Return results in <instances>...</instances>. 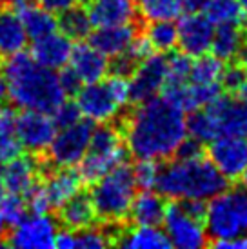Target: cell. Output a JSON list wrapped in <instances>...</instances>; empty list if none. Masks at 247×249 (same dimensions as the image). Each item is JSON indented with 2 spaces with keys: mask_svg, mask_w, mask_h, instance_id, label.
Segmentation results:
<instances>
[{
  "mask_svg": "<svg viewBox=\"0 0 247 249\" xmlns=\"http://www.w3.org/2000/svg\"><path fill=\"white\" fill-rule=\"evenodd\" d=\"M4 236H6V222L0 216V246H4Z\"/></svg>",
  "mask_w": 247,
  "mask_h": 249,
  "instance_id": "cell-44",
  "label": "cell"
},
{
  "mask_svg": "<svg viewBox=\"0 0 247 249\" xmlns=\"http://www.w3.org/2000/svg\"><path fill=\"white\" fill-rule=\"evenodd\" d=\"M165 78H167V56L164 53L149 55L144 58L131 75V102L140 104L157 97L158 91L164 89Z\"/></svg>",
  "mask_w": 247,
  "mask_h": 249,
  "instance_id": "cell-13",
  "label": "cell"
},
{
  "mask_svg": "<svg viewBox=\"0 0 247 249\" xmlns=\"http://www.w3.org/2000/svg\"><path fill=\"white\" fill-rule=\"evenodd\" d=\"M158 160H138V164L133 167L137 187L140 189H155L158 178Z\"/></svg>",
  "mask_w": 247,
  "mask_h": 249,
  "instance_id": "cell-34",
  "label": "cell"
},
{
  "mask_svg": "<svg viewBox=\"0 0 247 249\" xmlns=\"http://www.w3.org/2000/svg\"><path fill=\"white\" fill-rule=\"evenodd\" d=\"M56 233L58 229L55 220L48 213H31L26 214L17 226H13L6 246L20 249L55 248Z\"/></svg>",
  "mask_w": 247,
  "mask_h": 249,
  "instance_id": "cell-10",
  "label": "cell"
},
{
  "mask_svg": "<svg viewBox=\"0 0 247 249\" xmlns=\"http://www.w3.org/2000/svg\"><path fill=\"white\" fill-rule=\"evenodd\" d=\"M115 246L125 249H167L171 248V242L158 226H137L122 228Z\"/></svg>",
  "mask_w": 247,
  "mask_h": 249,
  "instance_id": "cell-24",
  "label": "cell"
},
{
  "mask_svg": "<svg viewBox=\"0 0 247 249\" xmlns=\"http://www.w3.org/2000/svg\"><path fill=\"white\" fill-rule=\"evenodd\" d=\"M236 97L247 100V71H246V78H244V82H242L240 89H238V93H236Z\"/></svg>",
  "mask_w": 247,
  "mask_h": 249,
  "instance_id": "cell-43",
  "label": "cell"
},
{
  "mask_svg": "<svg viewBox=\"0 0 247 249\" xmlns=\"http://www.w3.org/2000/svg\"><path fill=\"white\" fill-rule=\"evenodd\" d=\"M28 202L24 200L22 195L9 193L7 196L0 198V216L6 222V226H17L28 213Z\"/></svg>",
  "mask_w": 247,
  "mask_h": 249,
  "instance_id": "cell-32",
  "label": "cell"
},
{
  "mask_svg": "<svg viewBox=\"0 0 247 249\" xmlns=\"http://www.w3.org/2000/svg\"><path fill=\"white\" fill-rule=\"evenodd\" d=\"M2 173H4V162L0 160V178H2Z\"/></svg>",
  "mask_w": 247,
  "mask_h": 249,
  "instance_id": "cell-46",
  "label": "cell"
},
{
  "mask_svg": "<svg viewBox=\"0 0 247 249\" xmlns=\"http://www.w3.org/2000/svg\"><path fill=\"white\" fill-rule=\"evenodd\" d=\"M0 109H2V106H0Z\"/></svg>",
  "mask_w": 247,
  "mask_h": 249,
  "instance_id": "cell-48",
  "label": "cell"
},
{
  "mask_svg": "<svg viewBox=\"0 0 247 249\" xmlns=\"http://www.w3.org/2000/svg\"><path fill=\"white\" fill-rule=\"evenodd\" d=\"M144 33L158 53H171L178 46V26H175L173 20L147 22Z\"/></svg>",
  "mask_w": 247,
  "mask_h": 249,
  "instance_id": "cell-30",
  "label": "cell"
},
{
  "mask_svg": "<svg viewBox=\"0 0 247 249\" xmlns=\"http://www.w3.org/2000/svg\"><path fill=\"white\" fill-rule=\"evenodd\" d=\"M165 202L164 196L153 189H142L131 204L129 218L135 226H160L164 222Z\"/></svg>",
  "mask_w": 247,
  "mask_h": 249,
  "instance_id": "cell-23",
  "label": "cell"
},
{
  "mask_svg": "<svg viewBox=\"0 0 247 249\" xmlns=\"http://www.w3.org/2000/svg\"><path fill=\"white\" fill-rule=\"evenodd\" d=\"M17 13L20 15L28 38H31V40H36V38H42V36L58 31V18H55V15L49 13L48 9L40 7L38 4L35 6L33 2H28Z\"/></svg>",
  "mask_w": 247,
  "mask_h": 249,
  "instance_id": "cell-26",
  "label": "cell"
},
{
  "mask_svg": "<svg viewBox=\"0 0 247 249\" xmlns=\"http://www.w3.org/2000/svg\"><path fill=\"white\" fill-rule=\"evenodd\" d=\"M207 155L227 180H240L247 169V139L242 135H222L209 142Z\"/></svg>",
  "mask_w": 247,
  "mask_h": 249,
  "instance_id": "cell-11",
  "label": "cell"
},
{
  "mask_svg": "<svg viewBox=\"0 0 247 249\" xmlns=\"http://www.w3.org/2000/svg\"><path fill=\"white\" fill-rule=\"evenodd\" d=\"M86 6L95 28L129 24L137 20L138 15L133 0H88Z\"/></svg>",
  "mask_w": 247,
  "mask_h": 249,
  "instance_id": "cell-19",
  "label": "cell"
},
{
  "mask_svg": "<svg viewBox=\"0 0 247 249\" xmlns=\"http://www.w3.org/2000/svg\"><path fill=\"white\" fill-rule=\"evenodd\" d=\"M206 228L213 240L247 235V187L240 184L214 195L207 204Z\"/></svg>",
  "mask_w": 247,
  "mask_h": 249,
  "instance_id": "cell-6",
  "label": "cell"
},
{
  "mask_svg": "<svg viewBox=\"0 0 247 249\" xmlns=\"http://www.w3.org/2000/svg\"><path fill=\"white\" fill-rule=\"evenodd\" d=\"M22 144L17 133H0V160L7 162V160L15 159L22 155Z\"/></svg>",
  "mask_w": 247,
  "mask_h": 249,
  "instance_id": "cell-36",
  "label": "cell"
},
{
  "mask_svg": "<svg viewBox=\"0 0 247 249\" xmlns=\"http://www.w3.org/2000/svg\"><path fill=\"white\" fill-rule=\"evenodd\" d=\"M204 15L214 26L222 24H247V11L240 0H209L204 7Z\"/></svg>",
  "mask_w": 247,
  "mask_h": 249,
  "instance_id": "cell-27",
  "label": "cell"
},
{
  "mask_svg": "<svg viewBox=\"0 0 247 249\" xmlns=\"http://www.w3.org/2000/svg\"><path fill=\"white\" fill-rule=\"evenodd\" d=\"M131 102V89L127 76L111 75L106 80L86 84L76 93V106L82 117L93 124H107L120 115Z\"/></svg>",
  "mask_w": 247,
  "mask_h": 249,
  "instance_id": "cell-5",
  "label": "cell"
},
{
  "mask_svg": "<svg viewBox=\"0 0 247 249\" xmlns=\"http://www.w3.org/2000/svg\"><path fill=\"white\" fill-rule=\"evenodd\" d=\"M91 18L88 9L82 6H73L71 9L58 15V29L71 40H82L91 35Z\"/></svg>",
  "mask_w": 247,
  "mask_h": 249,
  "instance_id": "cell-29",
  "label": "cell"
},
{
  "mask_svg": "<svg viewBox=\"0 0 247 249\" xmlns=\"http://www.w3.org/2000/svg\"><path fill=\"white\" fill-rule=\"evenodd\" d=\"M0 2H4V0H0Z\"/></svg>",
  "mask_w": 247,
  "mask_h": 249,
  "instance_id": "cell-49",
  "label": "cell"
},
{
  "mask_svg": "<svg viewBox=\"0 0 247 249\" xmlns=\"http://www.w3.org/2000/svg\"><path fill=\"white\" fill-rule=\"evenodd\" d=\"M28 44V33L22 24L20 15L13 7L0 4V60L24 51Z\"/></svg>",
  "mask_w": 247,
  "mask_h": 249,
  "instance_id": "cell-21",
  "label": "cell"
},
{
  "mask_svg": "<svg viewBox=\"0 0 247 249\" xmlns=\"http://www.w3.org/2000/svg\"><path fill=\"white\" fill-rule=\"evenodd\" d=\"M71 68L84 84L98 82L109 73V60L91 42H78L71 51Z\"/></svg>",
  "mask_w": 247,
  "mask_h": 249,
  "instance_id": "cell-18",
  "label": "cell"
},
{
  "mask_svg": "<svg viewBox=\"0 0 247 249\" xmlns=\"http://www.w3.org/2000/svg\"><path fill=\"white\" fill-rule=\"evenodd\" d=\"M138 15L144 22L175 20L184 13V0H138Z\"/></svg>",
  "mask_w": 247,
  "mask_h": 249,
  "instance_id": "cell-28",
  "label": "cell"
},
{
  "mask_svg": "<svg viewBox=\"0 0 247 249\" xmlns=\"http://www.w3.org/2000/svg\"><path fill=\"white\" fill-rule=\"evenodd\" d=\"M71 51H73V44L71 38L66 36L64 33H51L42 38L33 40V48H31V56L42 66H46L49 70H62L71 58Z\"/></svg>",
  "mask_w": 247,
  "mask_h": 249,
  "instance_id": "cell-20",
  "label": "cell"
},
{
  "mask_svg": "<svg viewBox=\"0 0 247 249\" xmlns=\"http://www.w3.org/2000/svg\"><path fill=\"white\" fill-rule=\"evenodd\" d=\"M58 80H60V86L64 93H66V97H75L78 91L82 89V80H80V76L76 75L75 70L73 68H62L60 73H58Z\"/></svg>",
  "mask_w": 247,
  "mask_h": 249,
  "instance_id": "cell-37",
  "label": "cell"
},
{
  "mask_svg": "<svg viewBox=\"0 0 247 249\" xmlns=\"http://www.w3.org/2000/svg\"><path fill=\"white\" fill-rule=\"evenodd\" d=\"M2 196H4V186L0 184V198H2Z\"/></svg>",
  "mask_w": 247,
  "mask_h": 249,
  "instance_id": "cell-47",
  "label": "cell"
},
{
  "mask_svg": "<svg viewBox=\"0 0 247 249\" xmlns=\"http://www.w3.org/2000/svg\"><path fill=\"white\" fill-rule=\"evenodd\" d=\"M58 220L64 228L80 231L91 228L96 220V211L89 195L76 193L58 208Z\"/></svg>",
  "mask_w": 247,
  "mask_h": 249,
  "instance_id": "cell-22",
  "label": "cell"
},
{
  "mask_svg": "<svg viewBox=\"0 0 247 249\" xmlns=\"http://www.w3.org/2000/svg\"><path fill=\"white\" fill-rule=\"evenodd\" d=\"M227 182L206 153L194 157L175 155L160 164L155 189L171 200H211L226 189Z\"/></svg>",
  "mask_w": 247,
  "mask_h": 249,
  "instance_id": "cell-3",
  "label": "cell"
},
{
  "mask_svg": "<svg viewBox=\"0 0 247 249\" xmlns=\"http://www.w3.org/2000/svg\"><path fill=\"white\" fill-rule=\"evenodd\" d=\"M106 246H111L106 229L91 226V228L75 231V249H102Z\"/></svg>",
  "mask_w": 247,
  "mask_h": 249,
  "instance_id": "cell-33",
  "label": "cell"
},
{
  "mask_svg": "<svg viewBox=\"0 0 247 249\" xmlns=\"http://www.w3.org/2000/svg\"><path fill=\"white\" fill-rule=\"evenodd\" d=\"M91 200L96 216L104 222H124L129 216L131 204L137 196V180L133 166L122 162L100 180L91 184Z\"/></svg>",
  "mask_w": 247,
  "mask_h": 249,
  "instance_id": "cell-4",
  "label": "cell"
},
{
  "mask_svg": "<svg viewBox=\"0 0 247 249\" xmlns=\"http://www.w3.org/2000/svg\"><path fill=\"white\" fill-rule=\"evenodd\" d=\"M82 0H35V4H38L40 7L48 9L49 13L60 15L64 11L71 9L73 6H78Z\"/></svg>",
  "mask_w": 247,
  "mask_h": 249,
  "instance_id": "cell-38",
  "label": "cell"
},
{
  "mask_svg": "<svg viewBox=\"0 0 247 249\" xmlns=\"http://www.w3.org/2000/svg\"><path fill=\"white\" fill-rule=\"evenodd\" d=\"M42 189L53 209H58L66 200L80 193L84 184L80 173L71 167H49L42 173Z\"/></svg>",
  "mask_w": 247,
  "mask_h": 249,
  "instance_id": "cell-16",
  "label": "cell"
},
{
  "mask_svg": "<svg viewBox=\"0 0 247 249\" xmlns=\"http://www.w3.org/2000/svg\"><path fill=\"white\" fill-rule=\"evenodd\" d=\"M127 151L137 160H167L187 139L185 111L169 98L153 97L125 113L120 124Z\"/></svg>",
  "mask_w": 247,
  "mask_h": 249,
  "instance_id": "cell-1",
  "label": "cell"
},
{
  "mask_svg": "<svg viewBox=\"0 0 247 249\" xmlns=\"http://www.w3.org/2000/svg\"><path fill=\"white\" fill-rule=\"evenodd\" d=\"M247 33L244 31V26L238 24H222L214 29L211 51L214 56H218L224 62H233L238 56L242 46L246 42Z\"/></svg>",
  "mask_w": 247,
  "mask_h": 249,
  "instance_id": "cell-25",
  "label": "cell"
},
{
  "mask_svg": "<svg viewBox=\"0 0 247 249\" xmlns=\"http://www.w3.org/2000/svg\"><path fill=\"white\" fill-rule=\"evenodd\" d=\"M80 117H82V113L78 109L76 102H68V100H64V102L51 113V118H53V122H55L56 129H62V127L76 124V122L80 120Z\"/></svg>",
  "mask_w": 247,
  "mask_h": 249,
  "instance_id": "cell-35",
  "label": "cell"
},
{
  "mask_svg": "<svg viewBox=\"0 0 247 249\" xmlns=\"http://www.w3.org/2000/svg\"><path fill=\"white\" fill-rule=\"evenodd\" d=\"M164 231L171 246L180 249H200L209 244L206 222L196 218L182 206L180 200H175L165 206Z\"/></svg>",
  "mask_w": 247,
  "mask_h": 249,
  "instance_id": "cell-9",
  "label": "cell"
},
{
  "mask_svg": "<svg viewBox=\"0 0 247 249\" xmlns=\"http://www.w3.org/2000/svg\"><path fill=\"white\" fill-rule=\"evenodd\" d=\"M44 173V167L40 162H36V155L28 157V155H18L15 159L7 160L4 166V187L9 193L22 195L26 198V195L38 184V177Z\"/></svg>",
  "mask_w": 247,
  "mask_h": 249,
  "instance_id": "cell-15",
  "label": "cell"
},
{
  "mask_svg": "<svg viewBox=\"0 0 247 249\" xmlns=\"http://www.w3.org/2000/svg\"><path fill=\"white\" fill-rule=\"evenodd\" d=\"M93 131H95L93 122L88 118L58 129L51 145L48 147V166L73 167L80 164V160L89 149Z\"/></svg>",
  "mask_w": 247,
  "mask_h": 249,
  "instance_id": "cell-8",
  "label": "cell"
},
{
  "mask_svg": "<svg viewBox=\"0 0 247 249\" xmlns=\"http://www.w3.org/2000/svg\"><path fill=\"white\" fill-rule=\"evenodd\" d=\"M6 98H7V80L6 76H4V73H2V70H0V102L6 100Z\"/></svg>",
  "mask_w": 247,
  "mask_h": 249,
  "instance_id": "cell-42",
  "label": "cell"
},
{
  "mask_svg": "<svg viewBox=\"0 0 247 249\" xmlns=\"http://www.w3.org/2000/svg\"><path fill=\"white\" fill-rule=\"evenodd\" d=\"M122 162H125V142L122 129L107 122L100 127H95L89 149L80 160L78 173L84 184L91 186Z\"/></svg>",
  "mask_w": 247,
  "mask_h": 249,
  "instance_id": "cell-7",
  "label": "cell"
},
{
  "mask_svg": "<svg viewBox=\"0 0 247 249\" xmlns=\"http://www.w3.org/2000/svg\"><path fill=\"white\" fill-rule=\"evenodd\" d=\"M56 135V125L48 113L24 109L17 120V137L22 147L31 155H44L48 153Z\"/></svg>",
  "mask_w": 247,
  "mask_h": 249,
  "instance_id": "cell-12",
  "label": "cell"
},
{
  "mask_svg": "<svg viewBox=\"0 0 247 249\" xmlns=\"http://www.w3.org/2000/svg\"><path fill=\"white\" fill-rule=\"evenodd\" d=\"M226 71V62L214 55H200L193 60L191 78L189 82L194 84H222Z\"/></svg>",
  "mask_w": 247,
  "mask_h": 249,
  "instance_id": "cell-31",
  "label": "cell"
},
{
  "mask_svg": "<svg viewBox=\"0 0 247 249\" xmlns=\"http://www.w3.org/2000/svg\"><path fill=\"white\" fill-rule=\"evenodd\" d=\"M240 182H242V186L247 187V169H246V173H244V175L240 177Z\"/></svg>",
  "mask_w": 247,
  "mask_h": 249,
  "instance_id": "cell-45",
  "label": "cell"
},
{
  "mask_svg": "<svg viewBox=\"0 0 247 249\" xmlns=\"http://www.w3.org/2000/svg\"><path fill=\"white\" fill-rule=\"evenodd\" d=\"M214 249H247V235L227 238V240H211Z\"/></svg>",
  "mask_w": 247,
  "mask_h": 249,
  "instance_id": "cell-39",
  "label": "cell"
},
{
  "mask_svg": "<svg viewBox=\"0 0 247 249\" xmlns=\"http://www.w3.org/2000/svg\"><path fill=\"white\" fill-rule=\"evenodd\" d=\"M207 2L209 0H184V7L189 13H198V11H204Z\"/></svg>",
  "mask_w": 247,
  "mask_h": 249,
  "instance_id": "cell-41",
  "label": "cell"
},
{
  "mask_svg": "<svg viewBox=\"0 0 247 249\" xmlns=\"http://www.w3.org/2000/svg\"><path fill=\"white\" fill-rule=\"evenodd\" d=\"M55 246L60 249H75V231L73 229H62L56 233Z\"/></svg>",
  "mask_w": 247,
  "mask_h": 249,
  "instance_id": "cell-40",
  "label": "cell"
},
{
  "mask_svg": "<svg viewBox=\"0 0 247 249\" xmlns=\"http://www.w3.org/2000/svg\"><path fill=\"white\" fill-rule=\"evenodd\" d=\"M0 70L7 80V98L17 107L51 115L68 98L55 70L38 64L24 51L4 58Z\"/></svg>",
  "mask_w": 247,
  "mask_h": 249,
  "instance_id": "cell-2",
  "label": "cell"
},
{
  "mask_svg": "<svg viewBox=\"0 0 247 249\" xmlns=\"http://www.w3.org/2000/svg\"><path fill=\"white\" fill-rule=\"evenodd\" d=\"M214 36V24L206 15L189 13L180 18L178 24V46L185 55L196 58L211 51Z\"/></svg>",
  "mask_w": 247,
  "mask_h": 249,
  "instance_id": "cell-14",
  "label": "cell"
},
{
  "mask_svg": "<svg viewBox=\"0 0 247 249\" xmlns=\"http://www.w3.org/2000/svg\"><path fill=\"white\" fill-rule=\"evenodd\" d=\"M142 31L140 22H129V24H120V26H106V28H96L91 31L89 42L95 46L100 53L113 58L127 51L131 42L137 38V35Z\"/></svg>",
  "mask_w": 247,
  "mask_h": 249,
  "instance_id": "cell-17",
  "label": "cell"
}]
</instances>
